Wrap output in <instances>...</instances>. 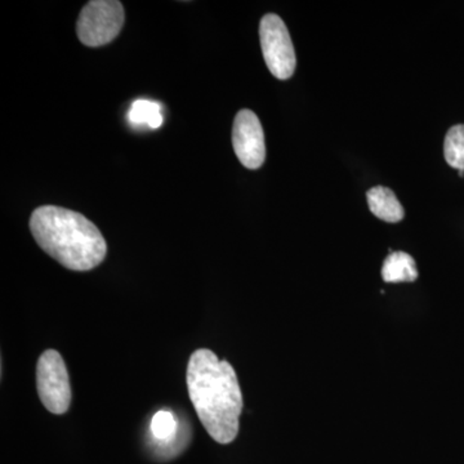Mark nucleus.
Wrapping results in <instances>:
<instances>
[{"label":"nucleus","instance_id":"nucleus-1","mask_svg":"<svg viewBox=\"0 0 464 464\" xmlns=\"http://www.w3.org/2000/svg\"><path fill=\"white\" fill-rule=\"evenodd\" d=\"M188 395L198 417L210 438L230 444L239 432L244 400L239 381L230 362L200 348L192 353L188 366Z\"/></svg>","mask_w":464,"mask_h":464},{"label":"nucleus","instance_id":"nucleus-2","mask_svg":"<svg viewBox=\"0 0 464 464\" xmlns=\"http://www.w3.org/2000/svg\"><path fill=\"white\" fill-rule=\"evenodd\" d=\"M34 239L58 264L72 271H88L102 264L108 246L99 228L81 213L56 206L34 210Z\"/></svg>","mask_w":464,"mask_h":464},{"label":"nucleus","instance_id":"nucleus-3","mask_svg":"<svg viewBox=\"0 0 464 464\" xmlns=\"http://www.w3.org/2000/svg\"><path fill=\"white\" fill-rule=\"evenodd\" d=\"M124 25V8L116 0H92L76 24L79 41L87 47H102L114 41Z\"/></svg>","mask_w":464,"mask_h":464},{"label":"nucleus","instance_id":"nucleus-4","mask_svg":"<svg viewBox=\"0 0 464 464\" xmlns=\"http://www.w3.org/2000/svg\"><path fill=\"white\" fill-rule=\"evenodd\" d=\"M259 39L266 65L271 74L280 81H286L295 74L297 58L288 27L282 18L274 14L262 17Z\"/></svg>","mask_w":464,"mask_h":464},{"label":"nucleus","instance_id":"nucleus-5","mask_svg":"<svg viewBox=\"0 0 464 464\" xmlns=\"http://www.w3.org/2000/svg\"><path fill=\"white\" fill-rule=\"evenodd\" d=\"M36 389L43 405L53 414H63L72 402L69 373L63 356L47 350L39 357L36 365Z\"/></svg>","mask_w":464,"mask_h":464},{"label":"nucleus","instance_id":"nucleus-6","mask_svg":"<svg viewBox=\"0 0 464 464\" xmlns=\"http://www.w3.org/2000/svg\"><path fill=\"white\" fill-rule=\"evenodd\" d=\"M232 145L240 163L248 169H258L265 163V133L261 121L248 109L240 110L232 128Z\"/></svg>","mask_w":464,"mask_h":464},{"label":"nucleus","instance_id":"nucleus-7","mask_svg":"<svg viewBox=\"0 0 464 464\" xmlns=\"http://www.w3.org/2000/svg\"><path fill=\"white\" fill-rule=\"evenodd\" d=\"M366 199L372 213L382 221L396 224L404 218V208L400 204L395 192L390 188L375 186L366 192Z\"/></svg>","mask_w":464,"mask_h":464},{"label":"nucleus","instance_id":"nucleus-8","mask_svg":"<svg viewBox=\"0 0 464 464\" xmlns=\"http://www.w3.org/2000/svg\"><path fill=\"white\" fill-rule=\"evenodd\" d=\"M382 277L386 283H411L418 279L414 258L405 252H392L382 267Z\"/></svg>","mask_w":464,"mask_h":464},{"label":"nucleus","instance_id":"nucleus-9","mask_svg":"<svg viewBox=\"0 0 464 464\" xmlns=\"http://www.w3.org/2000/svg\"><path fill=\"white\" fill-rule=\"evenodd\" d=\"M163 108L157 101L139 99L133 101L128 111V121L133 127L158 130L163 125Z\"/></svg>","mask_w":464,"mask_h":464},{"label":"nucleus","instance_id":"nucleus-10","mask_svg":"<svg viewBox=\"0 0 464 464\" xmlns=\"http://www.w3.org/2000/svg\"><path fill=\"white\" fill-rule=\"evenodd\" d=\"M445 160L449 166L464 170V125H454L448 130L444 142Z\"/></svg>","mask_w":464,"mask_h":464},{"label":"nucleus","instance_id":"nucleus-11","mask_svg":"<svg viewBox=\"0 0 464 464\" xmlns=\"http://www.w3.org/2000/svg\"><path fill=\"white\" fill-rule=\"evenodd\" d=\"M150 430H151L154 439L157 440L159 447L163 445L168 449L177 435V422L174 420V415L168 411H158L152 417Z\"/></svg>","mask_w":464,"mask_h":464}]
</instances>
